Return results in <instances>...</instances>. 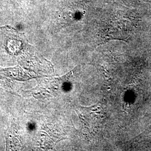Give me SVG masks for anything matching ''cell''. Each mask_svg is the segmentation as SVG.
I'll return each instance as SVG.
<instances>
[{
    "label": "cell",
    "instance_id": "cell-1",
    "mask_svg": "<svg viewBox=\"0 0 151 151\" xmlns=\"http://www.w3.org/2000/svg\"><path fill=\"white\" fill-rule=\"evenodd\" d=\"M0 44L3 46L7 54L20 55L22 63H26L27 57H32V47L28 43L24 35L10 27H0Z\"/></svg>",
    "mask_w": 151,
    "mask_h": 151
}]
</instances>
